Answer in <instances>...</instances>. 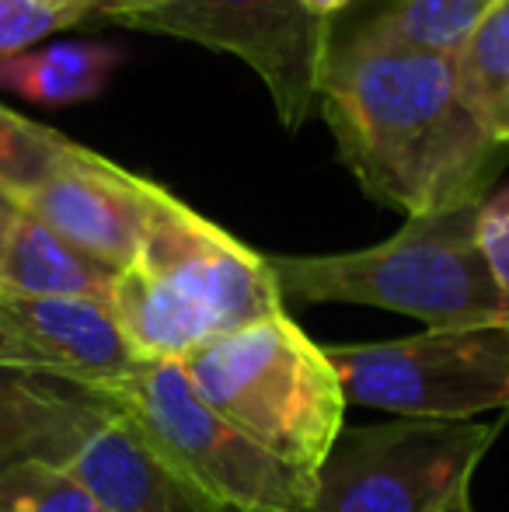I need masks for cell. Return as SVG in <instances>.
<instances>
[{
  "label": "cell",
  "instance_id": "6da1fadb",
  "mask_svg": "<svg viewBox=\"0 0 509 512\" xmlns=\"http://www.w3.org/2000/svg\"><path fill=\"white\" fill-rule=\"evenodd\" d=\"M314 112L360 189L405 216L482 206L509 154L464 108L450 60L353 32H335Z\"/></svg>",
  "mask_w": 509,
  "mask_h": 512
},
{
  "label": "cell",
  "instance_id": "7a4b0ae2",
  "mask_svg": "<svg viewBox=\"0 0 509 512\" xmlns=\"http://www.w3.org/2000/svg\"><path fill=\"white\" fill-rule=\"evenodd\" d=\"M112 317L140 363H182L217 335L283 314L269 258L154 189L136 262L116 276Z\"/></svg>",
  "mask_w": 509,
  "mask_h": 512
},
{
  "label": "cell",
  "instance_id": "3957f363",
  "mask_svg": "<svg viewBox=\"0 0 509 512\" xmlns=\"http://www.w3.org/2000/svg\"><path fill=\"white\" fill-rule=\"evenodd\" d=\"M265 258L279 293L300 304L381 307L426 328L509 324V304L478 248V206L408 216L374 248Z\"/></svg>",
  "mask_w": 509,
  "mask_h": 512
},
{
  "label": "cell",
  "instance_id": "277c9868",
  "mask_svg": "<svg viewBox=\"0 0 509 512\" xmlns=\"http://www.w3.org/2000/svg\"><path fill=\"white\" fill-rule=\"evenodd\" d=\"M178 366L206 408L304 478L318 474L346 425V398L325 349L286 310L210 338Z\"/></svg>",
  "mask_w": 509,
  "mask_h": 512
},
{
  "label": "cell",
  "instance_id": "5b68a950",
  "mask_svg": "<svg viewBox=\"0 0 509 512\" xmlns=\"http://www.w3.org/2000/svg\"><path fill=\"white\" fill-rule=\"evenodd\" d=\"M98 398L164 464L227 512H311L314 478L279 464L206 408L178 363H136Z\"/></svg>",
  "mask_w": 509,
  "mask_h": 512
},
{
  "label": "cell",
  "instance_id": "8992f818",
  "mask_svg": "<svg viewBox=\"0 0 509 512\" xmlns=\"http://www.w3.org/2000/svg\"><path fill=\"white\" fill-rule=\"evenodd\" d=\"M346 405L398 418L471 422L509 411V324L426 328L367 345H328Z\"/></svg>",
  "mask_w": 509,
  "mask_h": 512
},
{
  "label": "cell",
  "instance_id": "52a82bcc",
  "mask_svg": "<svg viewBox=\"0 0 509 512\" xmlns=\"http://www.w3.org/2000/svg\"><path fill=\"white\" fill-rule=\"evenodd\" d=\"M503 422L394 418L342 425L314 474L311 512H440L471 485Z\"/></svg>",
  "mask_w": 509,
  "mask_h": 512
},
{
  "label": "cell",
  "instance_id": "ba28073f",
  "mask_svg": "<svg viewBox=\"0 0 509 512\" xmlns=\"http://www.w3.org/2000/svg\"><path fill=\"white\" fill-rule=\"evenodd\" d=\"M119 25L238 56L262 77L290 133L318 108L321 70L335 39V21L314 18L300 0H171Z\"/></svg>",
  "mask_w": 509,
  "mask_h": 512
},
{
  "label": "cell",
  "instance_id": "9c48e42d",
  "mask_svg": "<svg viewBox=\"0 0 509 512\" xmlns=\"http://www.w3.org/2000/svg\"><path fill=\"white\" fill-rule=\"evenodd\" d=\"M136 363L102 300L0 293V370L102 394Z\"/></svg>",
  "mask_w": 509,
  "mask_h": 512
},
{
  "label": "cell",
  "instance_id": "30bf717a",
  "mask_svg": "<svg viewBox=\"0 0 509 512\" xmlns=\"http://www.w3.org/2000/svg\"><path fill=\"white\" fill-rule=\"evenodd\" d=\"M157 182L77 147L63 168L18 199L25 213L81 248L95 262L123 272L140 255Z\"/></svg>",
  "mask_w": 509,
  "mask_h": 512
},
{
  "label": "cell",
  "instance_id": "8fae6325",
  "mask_svg": "<svg viewBox=\"0 0 509 512\" xmlns=\"http://www.w3.org/2000/svg\"><path fill=\"white\" fill-rule=\"evenodd\" d=\"M112 415L91 391L0 370V474L21 464L67 467Z\"/></svg>",
  "mask_w": 509,
  "mask_h": 512
},
{
  "label": "cell",
  "instance_id": "7c38bea8",
  "mask_svg": "<svg viewBox=\"0 0 509 512\" xmlns=\"http://www.w3.org/2000/svg\"><path fill=\"white\" fill-rule=\"evenodd\" d=\"M102 512H227L168 467L126 418L112 415L67 464Z\"/></svg>",
  "mask_w": 509,
  "mask_h": 512
},
{
  "label": "cell",
  "instance_id": "4fadbf2b",
  "mask_svg": "<svg viewBox=\"0 0 509 512\" xmlns=\"http://www.w3.org/2000/svg\"><path fill=\"white\" fill-rule=\"evenodd\" d=\"M116 276L109 265L95 262L63 241L32 213L18 209L11 237H7L4 262H0V293L18 297H81L109 304Z\"/></svg>",
  "mask_w": 509,
  "mask_h": 512
},
{
  "label": "cell",
  "instance_id": "5bb4252c",
  "mask_svg": "<svg viewBox=\"0 0 509 512\" xmlns=\"http://www.w3.org/2000/svg\"><path fill=\"white\" fill-rule=\"evenodd\" d=\"M123 63V49L109 42H53L0 60V91L35 105L63 108L98 98Z\"/></svg>",
  "mask_w": 509,
  "mask_h": 512
},
{
  "label": "cell",
  "instance_id": "9a60e30c",
  "mask_svg": "<svg viewBox=\"0 0 509 512\" xmlns=\"http://www.w3.org/2000/svg\"><path fill=\"white\" fill-rule=\"evenodd\" d=\"M499 0H374L353 35L377 46L450 60Z\"/></svg>",
  "mask_w": 509,
  "mask_h": 512
},
{
  "label": "cell",
  "instance_id": "2e32d148",
  "mask_svg": "<svg viewBox=\"0 0 509 512\" xmlns=\"http://www.w3.org/2000/svg\"><path fill=\"white\" fill-rule=\"evenodd\" d=\"M450 74L464 108L509 150V0H499L450 56Z\"/></svg>",
  "mask_w": 509,
  "mask_h": 512
},
{
  "label": "cell",
  "instance_id": "e0dca14e",
  "mask_svg": "<svg viewBox=\"0 0 509 512\" xmlns=\"http://www.w3.org/2000/svg\"><path fill=\"white\" fill-rule=\"evenodd\" d=\"M81 143L67 140L56 129L39 126L25 115L0 105V189L14 199L42 185L56 168L74 157Z\"/></svg>",
  "mask_w": 509,
  "mask_h": 512
},
{
  "label": "cell",
  "instance_id": "ac0fdd59",
  "mask_svg": "<svg viewBox=\"0 0 509 512\" xmlns=\"http://www.w3.org/2000/svg\"><path fill=\"white\" fill-rule=\"evenodd\" d=\"M0 512H102V506L67 467L21 464L0 474Z\"/></svg>",
  "mask_w": 509,
  "mask_h": 512
},
{
  "label": "cell",
  "instance_id": "d6986e66",
  "mask_svg": "<svg viewBox=\"0 0 509 512\" xmlns=\"http://www.w3.org/2000/svg\"><path fill=\"white\" fill-rule=\"evenodd\" d=\"M91 14L88 0H0V60L28 53L35 42Z\"/></svg>",
  "mask_w": 509,
  "mask_h": 512
},
{
  "label": "cell",
  "instance_id": "ffe728a7",
  "mask_svg": "<svg viewBox=\"0 0 509 512\" xmlns=\"http://www.w3.org/2000/svg\"><path fill=\"white\" fill-rule=\"evenodd\" d=\"M478 248L509 304V189L496 192L478 206Z\"/></svg>",
  "mask_w": 509,
  "mask_h": 512
},
{
  "label": "cell",
  "instance_id": "44dd1931",
  "mask_svg": "<svg viewBox=\"0 0 509 512\" xmlns=\"http://www.w3.org/2000/svg\"><path fill=\"white\" fill-rule=\"evenodd\" d=\"M171 0H88L91 14H102L109 21H126V18H136V14H147V11H157V7H168Z\"/></svg>",
  "mask_w": 509,
  "mask_h": 512
},
{
  "label": "cell",
  "instance_id": "7402d4cb",
  "mask_svg": "<svg viewBox=\"0 0 509 512\" xmlns=\"http://www.w3.org/2000/svg\"><path fill=\"white\" fill-rule=\"evenodd\" d=\"M18 199L11 196L7 189H0V262H4V248H7V237H11L14 227V216H18Z\"/></svg>",
  "mask_w": 509,
  "mask_h": 512
},
{
  "label": "cell",
  "instance_id": "603a6c76",
  "mask_svg": "<svg viewBox=\"0 0 509 512\" xmlns=\"http://www.w3.org/2000/svg\"><path fill=\"white\" fill-rule=\"evenodd\" d=\"M300 4H304V11H311L314 18L335 21L342 11H349V7H353L356 0H300Z\"/></svg>",
  "mask_w": 509,
  "mask_h": 512
},
{
  "label": "cell",
  "instance_id": "cb8c5ba5",
  "mask_svg": "<svg viewBox=\"0 0 509 512\" xmlns=\"http://www.w3.org/2000/svg\"><path fill=\"white\" fill-rule=\"evenodd\" d=\"M440 512H475V509H471V485L461 488V492H457L454 499H450Z\"/></svg>",
  "mask_w": 509,
  "mask_h": 512
}]
</instances>
